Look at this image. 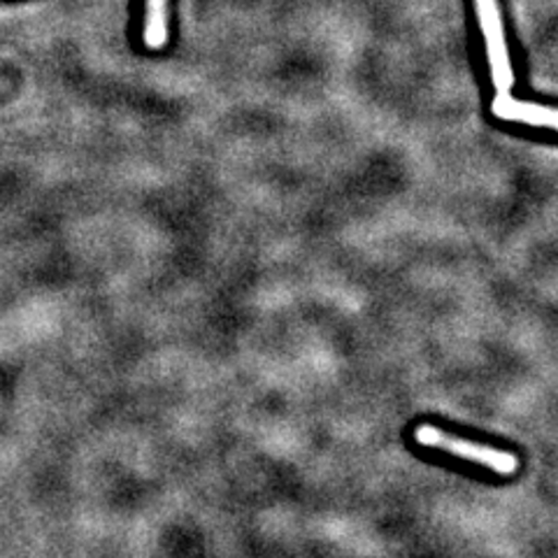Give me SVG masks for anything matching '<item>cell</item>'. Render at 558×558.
I'll return each instance as SVG.
<instances>
[{"label":"cell","instance_id":"obj_2","mask_svg":"<svg viewBox=\"0 0 558 558\" xmlns=\"http://www.w3.org/2000/svg\"><path fill=\"white\" fill-rule=\"evenodd\" d=\"M414 438H416V442H422L426 447L449 451V453H453V457H461V459H468V461H477L484 468L496 470V473H500V475H514L519 470V461H517L514 453L498 451V449H492L486 445H477V442L459 440V438H453V435H447L440 428L428 426V424L418 426L416 433H414Z\"/></svg>","mask_w":558,"mask_h":558},{"label":"cell","instance_id":"obj_1","mask_svg":"<svg viewBox=\"0 0 558 558\" xmlns=\"http://www.w3.org/2000/svg\"><path fill=\"white\" fill-rule=\"evenodd\" d=\"M477 24L484 35L486 51H488V65H492V80L498 94H510L514 84V70L510 61L508 38H505L502 14L498 0H475Z\"/></svg>","mask_w":558,"mask_h":558},{"label":"cell","instance_id":"obj_3","mask_svg":"<svg viewBox=\"0 0 558 558\" xmlns=\"http://www.w3.org/2000/svg\"><path fill=\"white\" fill-rule=\"evenodd\" d=\"M492 110L500 119L556 129V112L551 108H539V105H533V102H519L510 94H498L492 105Z\"/></svg>","mask_w":558,"mask_h":558},{"label":"cell","instance_id":"obj_4","mask_svg":"<svg viewBox=\"0 0 558 558\" xmlns=\"http://www.w3.org/2000/svg\"><path fill=\"white\" fill-rule=\"evenodd\" d=\"M143 43L154 51L168 45V0H147L145 3Z\"/></svg>","mask_w":558,"mask_h":558}]
</instances>
